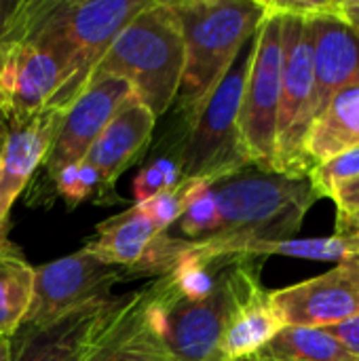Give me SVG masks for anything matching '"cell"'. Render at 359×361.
Wrapping results in <instances>:
<instances>
[{
  "label": "cell",
  "mask_w": 359,
  "mask_h": 361,
  "mask_svg": "<svg viewBox=\"0 0 359 361\" xmlns=\"http://www.w3.org/2000/svg\"><path fill=\"white\" fill-rule=\"evenodd\" d=\"M152 0H19L4 40H25L51 53L63 85L47 108L68 110L121 30Z\"/></svg>",
  "instance_id": "obj_1"
},
{
  "label": "cell",
  "mask_w": 359,
  "mask_h": 361,
  "mask_svg": "<svg viewBox=\"0 0 359 361\" xmlns=\"http://www.w3.org/2000/svg\"><path fill=\"white\" fill-rule=\"evenodd\" d=\"M212 190L218 228L203 241H188L184 250L205 262L224 260L245 243L294 239L307 212L320 201L309 176L262 171L254 165L218 180Z\"/></svg>",
  "instance_id": "obj_2"
},
{
  "label": "cell",
  "mask_w": 359,
  "mask_h": 361,
  "mask_svg": "<svg viewBox=\"0 0 359 361\" xmlns=\"http://www.w3.org/2000/svg\"><path fill=\"white\" fill-rule=\"evenodd\" d=\"M171 6L184 36V72L174 104L186 123L252 40L267 6L264 0H180Z\"/></svg>",
  "instance_id": "obj_3"
},
{
  "label": "cell",
  "mask_w": 359,
  "mask_h": 361,
  "mask_svg": "<svg viewBox=\"0 0 359 361\" xmlns=\"http://www.w3.org/2000/svg\"><path fill=\"white\" fill-rule=\"evenodd\" d=\"M258 271L254 258L226 260L214 292L203 300L182 298L163 277L142 290L144 319L165 355L171 361H226L224 332L241 290Z\"/></svg>",
  "instance_id": "obj_4"
},
{
  "label": "cell",
  "mask_w": 359,
  "mask_h": 361,
  "mask_svg": "<svg viewBox=\"0 0 359 361\" xmlns=\"http://www.w3.org/2000/svg\"><path fill=\"white\" fill-rule=\"evenodd\" d=\"M184 72V36L171 2L152 0L112 40L93 74L127 80L159 118L176 102Z\"/></svg>",
  "instance_id": "obj_5"
},
{
  "label": "cell",
  "mask_w": 359,
  "mask_h": 361,
  "mask_svg": "<svg viewBox=\"0 0 359 361\" xmlns=\"http://www.w3.org/2000/svg\"><path fill=\"white\" fill-rule=\"evenodd\" d=\"M252 49L254 36L243 47L233 68L218 82L209 99L190 121L184 123V135L176 148L182 178H197L216 184L218 180L250 165L239 133V110L252 63Z\"/></svg>",
  "instance_id": "obj_6"
},
{
  "label": "cell",
  "mask_w": 359,
  "mask_h": 361,
  "mask_svg": "<svg viewBox=\"0 0 359 361\" xmlns=\"http://www.w3.org/2000/svg\"><path fill=\"white\" fill-rule=\"evenodd\" d=\"M267 6V2H264ZM281 15L267 6V15L254 34L252 63L248 70L241 110L239 133L250 165L262 171H275V137L277 114L281 97Z\"/></svg>",
  "instance_id": "obj_7"
},
{
  "label": "cell",
  "mask_w": 359,
  "mask_h": 361,
  "mask_svg": "<svg viewBox=\"0 0 359 361\" xmlns=\"http://www.w3.org/2000/svg\"><path fill=\"white\" fill-rule=\"evenodd\" d=\"M281 15V97L275 137V171L286 176H309L303 142L313 121L315 72L309 21L298 15Z\"/></svg>",
  "instance_id": "obj_8"
},
{
  "label": "cell",
  "mask_w": 359,
  "mask_h": 361,
  "mask_svg": "<svg viewBox=\"0 0 359 361\" xmlns=\"http://www.w3.org/2000/svg\"><path fill=\"white\" fill-rule=\"evenodd\" d=\"M123 279L125 275L116 267L104 264L87 247L36 267L32 305L17 334L40 330L78 307L108 298L110 288Z\"/></svg>",
  "instance_id": "obj_9"
},
{
  "label": "cell",
  "mask_w": 359,
  "mask_h": 361,
  "mask_svg": "<svg viewBox=\"0 0 359 361\" xmlns=\"http://www.w3.org/2000/svg\"><path fill=\"white\" fill-rule=\"evenodd\" d=\"M140 292L93 300L51 326L15 334L13 361H85L110 328L133 307Z\"/></svg>",
  "instance_id": "obj_10"
},
{
  "label": "cell",
  "mask_w": 359,
  "mask_h": 361,
  "mask_svg": "<svg viewBox=\"0 0 359 361\" xmlns=\"http://www.w3.org/2000/svg\"><path fill=\"white\" fill-rule=\"evenodd\" d=\"M269 298L286 328H334L359 319V260L269 292Z\"/></svg>",
  "instance_id": "obj_11"
},
{
  "label": "cell",
  "mask_w": 359,
  "mask_h": 361,
  "mask_svg": "<svg viewBox=\"0 0 359 361\" xmlns=\"http://www.w3.org/2000/svg\"><path fill=\"white\" fill-rule=\"evenodd\" d=\"M63 85L59 61L25 40L0 42V121L4 129L42 112Z\"/></svg>",
  "instance_id": "obj_12"
},
{
  "label": "cell",
  "mask_w": 359,
  "mask_h": 361,
  "mask_svg": "<svg viewBox=\"0 0 359 361\" xmlns=\"http://www.w3.org/2000/svg\"><path fill=\"white\" fill-rule=\"evenodd\" d=\"M131 95L133 91L127 80L110 74H93L85 91L66 110L63 123L44 161L49 173H55L63 165L80 163L91 144Z\"/></svg>",
  "instance_id": "obj_13"
},
{
  "label": "cell",
  "mask_w": 359,
  "mask_h": 361,
  "mask_svg": "<svg viewBox=\"0 0 359 361\" xmlns=\"http://www.w3.org/2000/svg\"><path fill=\"white\" fill-rule=\"evenodd\" d=\"M63 116V110L44 108L32 118L13 123L4 129L0 142V235L15 199L21 195L40 163L47 161Z\"/></svg>",
  "instance_id": "obj_14"
},
{
  "label": "cell",
  "mask_w": 359,
  "mask_h": 361,
  "mask_svg": "<svg viewBox=\"0 0 359 361\" xmlns=\"http://www.w3.org/2000/svg\"><path fill=\"white\" fill-rule=\"evenodd\" d=\"M309 21L315 72L313 118L343 91L359 87V34L336 15Z\"/></svg>",
  "instance_id": "obj_15"
},
{
  "label": "cell",
  "mask_w": 359,
  "mask_h": 361,
  "mask_svg": "<svg viewBox=\"0 0 359 361\" xmlns=\"http://www.w3.org/2000/svg\"><path fill=\"white\" fill-rule=\"evenodd\" d=\"M154 123L157 116L131 95L91 144L83 161L99 171L106 190H112L118 176L146 150Z\"/></svg>",
  "instance_id": "obj_16"
},
{
  "label": "cell",
  "mask_w": 359,
  "mask_h": 361,
  "mask_svg": "<svg viewBox=\"0 0 359 361\" xmlns=\"http://www.w3.org/2000/svg\"><path fill=\"white\" fill-rule=\"evenodd\" d=\"M286 326L275 313L269 292L260 283V271L254 273L231 315L229 328L224 332L222 351L226 361H237L254 355L267 347Z\"/></svg>",
  "instance_id": "obj_17"
},
{
  "label": "cell",
  "mask_w": 359,
  "mask_h": 361,
  "mask_svg": "<svg viewBox=\"0 0 359 361\" xmlns=\"http://www.w3.org/2000/svg\"><path fill=\"white\" fill-rule=\"evenodd\" d=\"M359 146V87L339 93L309 125L303 154L309 171Z\"/></svg>",
  "instance_id": "obj_18"
},
{
  "label": "cell",
  "mask_w": 359,
  "mask_h": 361,
  "mask_svg": "<svg viewBox=\"0 0 359 361\" xmlns=\"http://www.w3.org/2000/svg\"><path fill=\"white\" fill-rule=\"evenodd\" d=\"M159 235L161 231H157V226L133 205L127 212L97 224L95 239L89 241L85 247L104 264L116 269L125 267L127 271H131L144 258Z\"/></svg>",
  "instance_id": "obj_19"
},
{
  "label": "cell",
  "mask_w": 359,
  "mask_h": 361,
  "mask_svg": "<svg viewBox=\"0 0 359 361\" xmlns=\"http://www.w3.org/2000/svg\"><path fill=\"white\" fill-rule=\"evenodd\" d=\"M142 298L144 292L85 361H171L144 319Z\"/></svg>",
  "instance_id": "obj_20"
},
{
  "label": "cell",
  "mask_w": 359,
  "mask_h": 361,
  "mask_svg": "<svg viewBox=\"0 0 359 361\" xmlns=\"http://www.w3.org/2000/svg\"><path fill=\"white\" fill-rule=\"evenodd\" d=\"M34 294V267L21 250L0 239V338H13L21 328Z\"/></svg>",
  "instance_id": "obj_21"
},
{
  "label": "cell",
  "mask_w": 359,
  "mask_h": 361,
  "mask_svg": "<svg viewBox=\"0 0 359 361\" xmlns=\"http://www.w3.org/2000/svg\"><path fill=\"white\" fill-rule=\"evenodd\" d=\"M262 349L288 361H359L358 353L326 328H284Z\"/></svg>",
  "instance_id": "obj_22"
},
{
  "label": "cell",
  "mask_w": 359,
  "mask_h": 361,
  "mask_svg": "<svg viewBox=\"0 0 359 361\" xmlns=\"http://www.w3.org/2000/svg\"><path fill=\"white\" fill-rule=\"evenodd\" d=\"M209 184L212 182H207V180L182 178L174 188H165V190L157 192L154 197H150L142 203H135V207L140 214H144L157 226V231L169 233V228L180 220V216L184 214V209L193 201V197Z\"/></svg>",
  "instance_id": "obj_23"
},
{
  "label": "cell",
  "mask_w": 359,
  "mask_h": 361,
  "mask_svg": "<svg viewBox=\"0 0 359 361\" xmlns=\"http://www.w3.org/2000/svg\"><path fill=\"white\" fill-rule=\"evenodd\" d=\"M359 178V146L332 157L330 161L313 167L309 171V180L317 190L320 199H332L339 186Z\"/></svg>",
  "instance_id": "obj_24"
},
{
  "label": "cell",
  "mask_w": 359,
  "mask_h": 361,
  "mask_svg": "<svg viewBox=\"0 0 359 361\" xmlns=\"http://www.w3.org/2000/svg\"><path fill=\"white\" fill-rule=\"evenodd\" d=\"M212 186L214 184H209L201 192H197L178 220L180 231H182L184 239H188V241H203V239L212 237L218 228V207H216Z\"/></svg>",
  "instance_id": "obj_25"
},
{
  "label": "cell",
  "mask_w": 359,
  "mask_h": 361,
  "mask_svg": "<svg viewBox=\"0 0 359 361\" xmlns=\"http://www.w3.org/2000/svg\"><path fill=\"white\" fill-rule=\"evenodd\" d=\"M165 190V180H163V171L157 165V161L152 159L135 178L133 182V195H135V203H142L150 197H154L157 192Z\"/></svg>",
  "instance_id": "obj_26"
},
{
  "label": "cell",
  "mask_w": 359,
  "mask_h": 361,
  "mask_svg": "<svg viewBox=\"0 0 359 361\" xmlns=\"http://www.w3.org/2000/svg\"><path fill=\"white\" fill-rule=\"evenodd\" d=\"M57 192L70 203V205H78L83 203V195H80V186H78V163H70L59 167L55 173H51Z\"/></svg>",
  "instance_id": "obj_27"
},
{
  "label": "cell",
  "mask_w": 359,
  "mask_h": 361,
  "mask_svg": "<svg viewBox=\"0 0 359 361\" xmlns=\"http://www.w3.org/2000/svg\"><path fill=\"white\" fill-rule=\"evenodd\" d=\"M332 201L339 207V216L359 212V178L339 186V190L332 195Z\"/></svg>",
  "instance_id": "obj_28"
},
{
  "label": "cell",
  "mask_w": 359,
  "mask_h": 361,
  "mask_svg": "<svg viewBox=\"0 0 359 361\" xmlns=\"http://www.w3.org/2000/svg\"><path fill=\"white\" fill-rule=\"evenodd\" d=\"M332 336H336L343 345H347L351 351H355L359 355V319L353 322H345V324H339L334 328H326Z\"/></svg>",
  "instance_id": "obj_29"
},
{
  "label": "cell",
  "mask_w": 359,
  "mask_h": 361,
  "mask_svg": "<svg viewBox=\"0 0 359 361\" xmlns=\"http://www.w3.org/2000/svg\"><path fill=\"white\" fill-rule=\"evenodd\" d=\"M336 17L359 34V0H336Z\"/></svg>",
  "instance_id": "obj_30"
},
{
  "label": "cell",
  "mask_w": 359,
  "mask_h": 361,
  "mask_svg": "<svg viewBox=\"0 0 359 361\" xmlns=\"http://www.w3.org/2000/svg\"><path fill=\"white\" fill-rule=\"evenodd\" d=\"M17 6H19V0H0V42L11 30Z\"/></svg>",
  "instance_id": "obj_31"
},
{
  "label": "cell",
  "mask_w": 359,
  "mask_h": 361,
  "mask_svg": "<svg viewBox=\"0 0 359 361\" xmlns=\"http://www.w3.org/2000/svg\"><path fill=\"white\" fill-rule=\"evenodd\" d=\"M347 228V231H359V212L353 214H345L336 218V231Z\"/></svg>",
  "instance_id": "obj_32"
},
{
  "label": "cell",
  "mask_w": 359,
  "mask_h": 361,
  "mask_svg": "<svg viewBox=\"0 0 359 361\" xmlns=\"http://www.w3.org/2000/svg\"><path fill=\"white\" fill-rule=\"evenodd\" d=\"M0 361H13V341L0 338Z\"/></svg>",
  "instance_id": "obj_33"
},
{
  "label": "cell",
  "mask_w": 359,
  "mask_h": 361,
  "mask_svg": "<svg viewBox=\"0 0 359 361\" xmlns=\"http://www.w3.org/2000/svg\"><path fill=\"white\" fill-rule=\"evenodd\" d=\"M237 361H286V360H279V357L271 355L267 349H260V351H256L254 355H250V357H243V360H237Z\"/></svg>",
  "instance_id": "obj_34"
},
{
  "label": "cell",
  "mask_w": 359,
  "mask_h": 361,
  "mask_svg": "<svg viewBox=\"0 0 359 361\" xmlns=\"http://www.w3.org/2000/svg\"><path fill=\"white\" fill-rule=\"evenodd\" d=\"M2 137H4V125H2V121H0V142H2Z\"/></svg>",
  "instance_id": "obj_35"
}]
</instances>
